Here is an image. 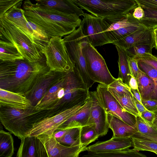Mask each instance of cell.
Segmentation results:
<instances>
[{
  "label": "cell",
  "instance_id": "6da1fadb",
  "mask_svg": "<svg viewBox=\"0 0 157 157\" xmlns=\"http://www.w3.org/2000/svg\"><path fill=\"white\" fill-rule=\"evenodd\" d=\"M49 70L45 57L36 62L25 59L0 61V88L25 95L41 75Z\"/></svg>",
  "mask_w": 157,
  "mask_h": 157
},
{
  "label": "cell",
  "instance_id": "7a4b0ae2",
  "mask_svg": "<svg viewBox=\"0 0 157 157\" xmlns=\"http://www.w3.org/2000/svg\"><path fill=\"white\" fill-rule=\"evenodd\" d=\"M22 7L27 20L40 27L49 39L69 35L80 26L82 21L76 14L38 6L29 0L24 1Z\"/></svg>",
  "mask_w": 157,
  "mask_h": 157
},
{
  "label": "cell",
  "instance_id": "3957f363",
  "mask_svg": "<svg viewBox=\"0 0 157 157\" xmlns=\"http://www.w3.org/2000/svg\"><path fill=\"white\" fill-rule=\"evenodd\" d=\"M0 39L13 44L23 58L31 62L44 58L42 48L22 30L3 16L0 18Z\"/></svg>",
  "mask_w": 157,
  "mask_h": 157
},
{
  "label": "cell",
  "instance_id": "277c9868",
  "mask_svg": "<svg viewBox=\"0 0 157 157\" xmlns=\"http://www.w3.org/2000/svg\"><path fill=\"white\" fill-rule=\"evenodd\" d=\"M82 10L104 19L124 18L138 6L135 0H72Z\"/></svg>",
  "mask_w": 157,
  "mask_h": 157
},
{
  "label": "cell",
  "instance_id": "5b68a950",
  "mask_svg": "<svg viewBox=\"0 0 157 157\" xmlns=\"http://www.w3.org/2000/svg\"><path fill=\"white\" fill-rule=\"evenodd\" d=\"M38 111L34 107L26 110L0 106V121L4 128L21 140L38 120Z\"/></svg>",
  "mask_w": 157,
  "mask_h": 157
},
{
  "label": "cell",
  "instance_id": "8992f818",
  "mask_svg": "<svg viewBox=\"0 0 157 157\" xmlns=\"http://www.w3.org/2000/svg\"><path fill=\"white\" fill-rule=\"evenodd\" d=\"M64 95L50 109L54 114L75 106L84 104L89 96V90L84 84L74 67V71L68 72L65 85Z\"/></svg>",
  "mask_w": 157,
  "mask_h": 157
},
{
  "label": "cell",
  "instance_id": "52a82bcc",
  "mask_svg": "<svg viewBox=\"0 0 157 157\" xmlns=\"http://www.w3.org/2000/svg\"><path fill=\"white\" fill-rule=\"evenodd\" d=\"M63 40L67 51L74 67L89 90L95 82L89 76L82 52L84 46L88 41L87 38L83 34L79 26L72 33L64 36Z\"/></svg>",
  "mask_w": 157,
  "mask_h": 157
},
{
  "label": "cell",
  "instance_id": "ba28073f",
  "mask_svg": "<svg viewBox=\"0 0 157 157\" xmlns=\"http://www.w3.org/2000/svg\"><path fill=\"white\" fill-rule=\"evenodd\" d=\"M56 36L50 38L42 51L50 70L58 73L74 71V65L67 51L63 39Z\"/></svg>",
  "mask_w": 157,
  "mask_h": 157
},
{
  "label": "cell",
  "instance_id": "9c48e42d",
  "mask_svg": "<svg viewBox=\"0 0 157 157\" xmlns=\"http://www.w3.org/2000/svg\"><path fill=\"white\" fill-rule=\"evenodd\" d=\"M82 52L90 78L95 82L108 86L116 80L110 73L104 59L89 42L85 44Z\"/></svg>",
  "mask_w": 157,
  "mask_h": 157
},
{
  "label": "cell",
  "instance_id": "30bf717a",
  "mask_svg": "<svg viewBox=\"0 0 157 157\" xmlns=\"http://www.w3.org/2000/svg\"><path fill=\"white\" fill-rule=\"evenodd\" d=\"M85 103L46 117L33 124L26 136L44 134L53 136L54 132L63 123L79 111Z\"/></svg>",
  "mask_w": 157,
  "mask_h": 157
},
{
  "label": "cell",
  "instance_id": "8fae6325",
  "mask_svg": "<svg viewBox=\"0 0 157 157\" xmlns=\"http://www.w3.org/2000/svg\"><path fill=\"white\" fill-rule=\"evenodd\" d=\"M80 26L89 42L94 47L111 43L105 32L108 28L102 18L85 13Z\"/></svg>",
  "mask_w": 157,
  "mask_h": 157
},
{
  "label": "cell",
  "instance_id": "7c38bea8",
  "mask_svg": "<svg viewBox=\"0 0 157 157\" xmlns=\"http://www.w3.org/2000/svg\"><path fill=\"white\" fill-rule=\"evenodd\" d=\"M96 94L101 105L107 113L113 115L131 126H137L136 117L125 110L108 90L107 86L99 84Z\"/></svg>",
  "mask_w": 157,
  "mask_h": 157
},
{
  "label": "cell",
  "instance_id": "4fadbf2b",
  "mask_svg": "<svg viewBox=\"0 0 157 157\" xmlns=\"http://www.w3.org/2000/svg\"><path fill=\"white\" fill-rule=\"evenodd\" d=\"M92 103L87 125H92L99 137L107 134L109 129L107 113L101 105L96 91H89Z\"/></svg>",
  "mask_w": 157,
  "mask_h": 157
},
{
  "label": "cell",
  "instance_id": "5bb4252c",
  "mask_svg": "<svg viewBox=\"0 0 157 157\" xmlns=\"http://www.w3.org/2000/svg\"><path fill=\"white\" fill-rule=\"evenodd\" d=\"M43 144L48 157H75L86 151V147L80 145L68 147L59 143L53 136L42 134L37 136Z\"/></svg>",
  "mask_w": 157,
  "mask_h": 157
},
{
  "label": "cell",
  "instance_id": "9a60e30c",
  "mask_svg": "<svg viewBox=\"0 0 157 157\" xmlns=\"http://www.w3.org/2000/svg\"><path fill=\"white\" fill-rule=\"evenodd\" d=\"M60 73L49 70L41 75L31 89L24 95L35 107L44 95Z\"/></svg>",
  "mask_w": 157,
  "mask_h": 157
},
{
  "label": "cell",
  "instance_id": "2e32d148",
  "mask_svg": "<svg viewBox=\"0 0 157 157\" xmlns=\"http://www.w3.org/2000/svg\"><path fill=\"white\" fill-rule=\"evenodd\" d=\"M21 5L13 7L6 12L3 16L22 30L43 50L46 44L39 40L35 36L28 21L25 18L24 10L21 7Z\"/></svg>",
  "mask_w": 157,
  "mask_h": 157
},
{
  "label": "cell",
  "instance_id": "e0dca14e",
  "mask_svg": "<svg viewBox=\"0 0 157 157\" xmlns=\"http://www.w3.org/2000/svg\"><path fill=\"white\" fill-rule=\"evenodd\" d=\"M132 147L131 138L112 137L109 140L98 141L86 147V151L95 153H109L123 151Z\"/></svg>",
  "mask_w": 157,
  "mask_h": 157
},
{
  "label": "cell",
  "instance_id": "ac0fdd59",
  "mask_svg": "<svg viewBox=\"0 0 157 157\" xmlns=\"http://www.w3.org/2000/svg\"><path fill=\"white\" fill-rule=\"evenodd\" d=\"M17 157H48L42 142L37 136H25L21 140Z\"/></svg>",
  "mask_w": 157,
  "mask_h": 157
},
{
  "label": "cell",
  "instance_id": "d6986e66",
  "mask_svg": "<svg viewBox=\"0 0 157 157\" xmlns=\"http://www.w3.org/2000/svg\"><path fill=\"white\" fill-rule=\"evenodd\" d=\"M68 73H60L43 97L34 107L35 110H49L58 102L59 90L65 84Z\"/></svg>",
  "mask_w": 157,
  "mask_h": 157
},
{
  "label": "cell",
  "instance_id": "ffe728a7",
  "mask_svg": "<svg viewBox=\"0 0 157 157\" xmlns=\"http://www.w3.org/2000/svg\"><path fill=\"white\" fill-rule=\"evenodd\" d=\"M152 32V30L144 28L126 37L114 41L112 44L126 50L137 45H154Z\"/></svg>",
  "mask_w": 157,
  "mask_h": 157
},
{
  "label": "cell",
  "instance_id": "44dd1931",
  "mask_svg": "<svg viewBox=\"0 0 157 157\" xmlns=\"http://www.w3.org/2000/svg\"><path fill=\"white\" fill-rule=\"evenodd\" d=\"M1 106L21 110H26L34 107L24 94L0 88Z\"/></svg>",
  "mask_w": 157,
  "mask_h": 157
},
{
  "label": "cell",
  "instance_id": "7402d4cb",
  "mask_svg": "<svg viewBox=\"0 0 157 157\" xmlns=\"http://www.w3.org/2000/svg\"><path fill=\"white\" fill-rule=\"evenodd\" d=\"M35 2V3L38 6L54 9L67 14H75L79 17L83 16L85 14L82 10L72 0H39Z\"/></svg>",
  "mask_w": 157,
  "mask_h": 157
},
{
  "label": "cell",
  "instance_id": "603a6c76",
  "mask_svg": "<svg viewBox=\"0 0 157 157\" xmlns=\"http://www.w3.org/2000/svg\"><path fill=\"white\" fill-rule=\"evenodd\" d=\"M92 103L89 96L83 107L77 113L61 124L58 129H67L74 128L82 127L87 125Z\"/></svg>",
  "mask_w": 157,
  "mask_h": 157
},
{
  "label": "cell",
  "instance_id": "cb8c5ba5",
  "mask_svg": "<svg viewBox=\"0 0 157 157\" xmlns=\"http://www.w3.org/2000/svg\"><path fill=\"white\" fill-rule=\"evenodd\" d=\"M109 128L113 132V137L131 138L138 132L137 126H131L117 117L107 113Z\"/></svg>",
  "mask_w": 157,
  "mask_h": 157
},
{
  "label": "cell",
  "instance_id": "d4e9b609",
  "mask_svg": "<svg viewBox=\"0 0 157 157\" xmlns=\"http://www.w3.org/2000/svg\"><path fill=\"white\" fill-rule=\"evenodd\" d=\"M137 80L142 100H157V89L154 81L140 69Z\"/></svg>",
  "mask_w": 157,
  "mask_h": 157
},
{
  "label": "cell",
  "instance_id": "484cf974",
  "mask_svg": "<svg viewBox=\"0 0 157 157\" xmlns=\"http://www.w3.org/2000/svg\"><path fill=\"white\" fill-rule=\"evenodd\" d=\"M117 49L118 59V78H121L123 82L128 86L129 79L131 75L129 69L127 51L117 46H115Z\"/></svg>",
  "mask_w": 157,
  "mask_h": 157
},
{
  "label": "cell",
  "instance_id": "4316f807",
  "mask_svg": "<svg viewBox=\"0 0 157 157\" xmlns=\"http://www.w3.org/2000/svg\"><path fill=\"white\" fill-rule=\"evenodd\" d=\"M24 59L13 44L0 40V61L10 62Z\"/></svg>",
  "mask_w": 157,
  "mask_h": 157
},
{
  "label": "cell",
  "instance_id": "83f0119b",
  "mask_svg": "<svg viewBox=\"0 0 157 157\" xmlns=\"http://www.w3.org/2000/svg\"><path fill=\"white\" fill-rule=\"evenodd\" d=\"M103 19L108 27L105 32L141 24L139 20L133 17L132 13H129L126 18L120 20L118 18Z\"/></svg>",
  "mask_w": 157,
  "mask_h": 157
},
{
  "label": "cell",
  "instance_id": "f1b7e54d",
  "mask_svg": "<svg viewBox=\"0 0 157 157\" xmlns=\"http://www.w3.org/2000/svg\"><path fill=\"white\" fill-rule=\"evenodd\" d=\"M13 140L10 132L0 130V157H12L14 154Z\"/></svg>",
  "mask_w": 157,
  "mask_h": 157
},
{
  "label": "cell",
  "instance_id": "f546056e",
  "mask_svg": "<svg viewBox=\"0 0 157 157\" xmlns=\"http://www.w3.org/2000/svg\"><path fill=\"white\" fill-rule=\"evenodd\" d=\"M81 128L68 129L64 135L57 141L61 144L68 147L82 145L80 142Z\"/></svg>",
  "mask_w": 157,
  "mask_h": 157
},
{
  "label": "cell",
  "instance_id": "4dcf8cb0",
  "mask_svg": "<svg viewBox=\"0 0 157 157\" xmlns=\"http://www.w3.org/2000/svg\"><path fill=\"white\" fill-rule=\"evenodd\" d=\"M145 28L141 24L132 25L109 32H106L111 43L126 37L141 29Z\"/></svg>",
  "mask_w": 157,
  "mask_h": 157
},
{
  "label": "cell",
  "instance_id": "1f68e13d",
  "mask_svg": "<svg viewBox=\"0 0 157 157\" xmlns=\"http://www.w3.org/2000/svg\"><path fill=\"white\" fill-rule=\"evenodd\" d=\"M111 94L125 110L136 117L140 116V114L136 107L133 95L125 94L119 96L113 93Z\"/></svg>",
  "mask_w": 157,
  "mask_h": 157
},
{
  "label": "cell",
  "instance_id": "d6a6232c",
  "mask_svg": "<svg viewBox=\"0 0 157 157\" xmlns=\"http://www.w3.org/2000/svg\"><path fill=\"white\" fill-rule=\"evenodd\" d=\"M99 137L93 125H86L81 128L80 142L82 146L87 147L89 144L98 140Z\"/></svg>",
  "mask_w": 157,
  "mask_h": 157
},
{
  "label": "cell",
  "instance_id": "836d02e7",
  "mask_svg": "<svg viewBox=\"0 0 157 157\" xmlns=\"http://www.w3.org/2000/svg\"><path fill=\"white\" fill-rule=\"evenodd\" d=\"M142 8L144 11V16L139 21L140 23L147 29L153 30L157 28V10Z\"/></svg>",
  "mask_w": 157,
  "mask_h": 157
},
{
  "label": "cell",
  "instance_id": "e575fe53",
  "mask_svg": "<svg viewBox=\"0 0 157 157\" xmlns=\"http://www.w3.org/2000/svg\"><path fill=\"white\" fill-rule=\"evenodd\" d=\"M108 90L111 93L121 96L125 94L132 95L129 86L124 83L121 78H116L115 81L107 86Z\"/></svg>",
  "mask_w": 157,
  "mask_h": 157
},
{
  "label": "cell",
  "instance_id": "d590c367",
  "mask_svg": "<svg viewBox=\"0 0 157 157\" xmlns=\"http://www.w3.org/2000/svg\"><path fill=\"white\" fill-rule=\"evenodd\" d=\"M131 138L134 150L138 151H145L154 153L157 152V143L135 138Z\"/></svg>",
  "mask_w": 157,
  "mask_h": 157
},
{
  "label": "cell",
  "instance_id": "8d00e7d4",
  "mask_svg": "<svg viewBox=\"0 0 157 157\" xmlns=\"http://www.w3.org/2000/svg\"><path fill=\"white\" fill-rule=\"evenodd\" d=\"M138 132L148 135H157V129L153 123L149 122L140 116L136 117Z\"/></svg>",
  "mask_w": 157,
  "mask_h": 157
},
{
  "label": "cell",
  "instance_id": "74e56055",
  "mask_svg": "<svg viewBox=\"0 0 157 157\" xmlns=\"http://www.w3.org/2000/svg\"><path fill=\"white\" fill-rule=\"evenodd\" d=\"M154 46L152 45L143 44L134 46L127 50L129 57L135 58L146 53H152Z\"/></svg>",
  "mask_w": 157,
  "mask_h": 157
},
{
  "label": "cell",
  "instance_id": "f35d334b",
  "mask_svg": "<svg viewBox=\"0 0 157 157\" xmlns=\"http://www.w3.org/2000/svg\"><path fill=\"white\" fill-rule=\"evenodd\" d=\"M139 68L154 81L157 89V71L151 65L146 63L138 62Z\"/></svg>",
  "mask_w": 157,
  "mask_h": 157
},
{
  "label": "cell",
  "instance_id": "ab89813d",
  "mask_svg": "<svg viewBox=\"0 0 157 157\" xmlns=\"http://www.w3.org/2000/svg\"><path fill=\"white\" fill-rule=\"evenodd\" d=\"M22 0H0V18L13 7L20 5H22Z\"/></svg>",
  "mask_w": 157,
  "mask_h": 157
},
{
  "label": "cell",
  "instance_id": "60d3db41",
  "mask_svg": "<svg viewBox=\"0 0 157 157\" xmlns=\"http://www.w3.org/2000/svg\"><path fill=\"white\" fill-rule=\"evenodd\" d=\"M138 62H143L147 63L154 67L157 71V56L152 53H146L134 58Z\"/></svg>",
  "mask_w": 157,
  "mask_h": 157
},
{
  "label": "cell",
  "instance_id": "b9f144b4",
  "mask_svg": "<svg viewBox=\"0 0 157 157\" xmlns=\"http://www.w3.org/2000/svg\"><path fill=\"white\" fill-rule=\"evenodd\" d=\"M138 6L157 10V0H135Z\"/></svg>",
  "mask_w": 157,
  "mask_h": 157
},
{
  "label": "cell",
  "instance_id": "7bdbcfd3",
  "mask_svg": "<svg viewBox=\"0 0 157 157\" xmlns=\"http://www.w3.org/2000/svg\"><path fill=\"white\" fill-rule=\"evenodd\" d=\"M128 62L131 74L137 79L140 69L138 61L134 58L128 56Z\"/></svg>",
  "mask_w": 157,
  "mask_h": 157
},
{
  "label": "cell",
  "instance_id": "ee69618b",
  "mask_svg": "<svg viewBox=\"0 0 157 157\" xmlns=\"http://www.w3.org/2000/svg\"><path fill=\"white\" fill-rule=\"evenodd\" d=\"M142 103L146 109L153 112L157 110V100H142Z\"/></svg>",
  "mask_w": 157,
  "mask_h": 157
},
{
  "label": "cell",
  "instance_id": "f6af8a7d",
  "mask_svg": "<svg viewBox=\"0 0 157 157\" xmlns=\"http://www.w3.org/2000/svg\"><path fill=\"white\" fill-rule=\"evenodd\" d=\"M131 138L154 142L157 143V135H148L137 132Z\"/></svg>",
  "mask_w": 157,
  "mask_h": 157
},
{
  "label": "cell",
  "instance_id": "bcb514c9",
  "mask_svg": "<svg viewBox=\"0 0 157 157\" xmlns=\"http://www.w3.org/2000/svg\"><path fill=\"white\" fill-rule=\"evenodd\" d=\"M140 116L146 121L153 123L155 118V113L146 109L140 113Z\"/></svg>",
  "mask_w": 157,
  "mask_h": 157
},
{
  "label": "cell",
  "instance_id": "7dc6e473",
  "mask_svg": "<svg viewBox=\"0 0 157 157\" xmlns=\"http://www.w3.org/2000/svg\"><path fill=\"white\" fill-rule=\"evenodd\" d=\"M144 11L143 9L139 6L135 9L132 13L133 17L139 20V21L144 17Z\"/></svg>",
  "mask_w": 157,
  "mask_h": 157
},
{
  "label": "cell",
  "instance_id": "c3c4849f",
  "mask_svg": "<svg viewBox=\"0 0 157 157\" xmlns=\"http://www.w3.org/2000/svg\"><path fill=\"white\" fill-rule=\"evenodd\" d=\"M67 129H57L54 132L53 136L57 141L61 139L67 132Z\"/></svg>",
  "mask_w": 157,
  "mask_h": 157
},
{
  "label": "cell",
  "instance_id": "681fc988",
  "mask_svg": "<svg viewBox=\"0 0 157 157\" xmlns=\"http://www.w3.org/2000/svg\"><path fill=\"white\" fill-rule=\"evenodd\" d=\"M128 86L131 89L138 90V85L137 79L132 75L129 79Z\"/></svg>",
  "mask_w": 157,
  "mask_h": 157
},
{
  "label": "cell",
  "instance_id": "f907efd6",
  "mask_svg": "<svg viewBox=\"0 0 157 157\" xmlns=\"http://www.w3.org/2000/svg\"><path fill=\"white\" fill-rule=\"evenodd\" d=\"M133 98L136 107L140 114L142 112L146 110V109L142 103L140 102L133 96Z\"/></svg>",
  "mask_w": 157,
  "mask_h": 157
},
{
  "label": "cell",
  "instance_id": "816d5d0a",
  "mask_svg": "<svg viewBox=\"0 0 157 157\" xmlns=\"http://www.w3.org/2000/svg\"><path fill=\"white\" fill-rule=\"evenodd\" d=\"M131 90L133 97L136 98L140 102L142 103L141 98L138 90H134L131 89Z\"/></svg>",
  "mask_w": 157,
  "mask_h": 157
},
{
  "label": "cell",
  "instance_id": "f5cc1de1",
  "mask_svg": "<svg viewBox=\"0 0 157 157\" xmlns=\"http://www.w3.org/2000/svg\"><path fill=\"white\" fill-rule=\"evenodd\" d=\"M152 33L154 48L157 50V28L153 30Z\"/></svg>",
  "mask_w": 157,
  "mask_h": 157
},
{
  "label": "cell",
  "instance_id": "db71d44e",
  "mask_svg": "<svg viewBox=\"0 0 157 157\" xmlns=\"http://www.w3.org/2000/svg\"><path fill=\"white\" fill-rule=\"evenodd\" d=\"M154 113H155V118L153 123L157 129V110Z\"/></svg>",
  "mask_w": 157,
  "mask_h": 157
},
{
  "label": "cell",
  "instance_id": "11a10c76",
  "mask_svg": "<svg viewBox=\"0 0 157 157\" xmlns=\"http://www.w3.org/2000/svg\"><path fill=\"white\" fill-rule=\"evenodd\" d=\"M154 153H155L157 155V152H155Z\"/></svg>",
  "mask_w": 157,
  "mask_h": 157
},
{
  "label": "cell",
  "instance_id": "9f6ffc18",
  "mask_svg": "<svg viewBox=\"0 0 157 157\" xmlns=\"http://www.w3.org/2000/svg\"><path fill=\"white\" fill-rule=\"evenodd\" d=\"M79 157V155H78L76 157Z\"/></svg>",
  "mask_w": 157,
  "mask_h": 157
},
{
  "label": "cell",
  "instance_id": "6f0895ef",
  "mask_svg": "<svg viewBox=\"0 0 157 157\" xmlns=\"http://www.w3.org/2000/svg\"></svg>",
  "mask_w": 157,
  "mask_h": 157
}]
</instances>
